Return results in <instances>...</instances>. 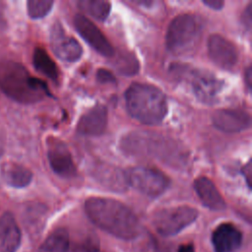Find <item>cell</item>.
<instances>
[{
  "instance_id": "1",
  "label": "cell",
  "mask_w": 252,
  "mask_h": 252,
  "mask_svg": "<svg viewBox=\"0 0 252 252\" xmlns=\"http://www.w3.org/2000/svg\"><path fill=\"white\" fill-rule=\"evenodd\" d=\"M89 219L100 229L121 239H134L142 227L136 215L123 203L109 198L92 197L85 203Z\"/></svg>"
},
{
  "instance_id": "2",
  "label": "cell",
  "mask_w": 252,
  "mask_h": 252,
  "mask_svg": "<svg viewBox=\"0 0 252 252\" xmlns=\"http://www.w3.org/2000/svg\"><path fill=\"white\" fill-rule=\"evenodd\" d=\"M0 90L20 103H34L50 95L46 84L32 77L21 64L13 60L0 61Z\"/></svg>"
},
{
  "instance_id": "3",
  "label": "cell",
  "mask_w": 252,
  "mask_h": 252,
  "mask_svg": "<svg viewBox=\"0 0 252 252\" xmlns=\"http://www.w3.org/2000/svg\"><path fill=\"white\" fill-rule=\"evenodd\" d=\"M125 154L137 157H154L169 164L180 165L187 159L186 152L175 142L151 132H133L122 140Z\"/></svg>"
},
{
  "instance_id": "4",
  "label": "cell",
  "mask_w": 252,
  "mask_h": 252,
  "mask_svg": "<svg viewBox=\"0 0 252 252\" xmlns=\"http://www.w3.org/2000/svg\"><path fill=\"white\" fill-rule=\"evenodd\" d=\"M125 101L130 115L144 124H158L167 113L164 94L153 85L132 84L125 92Z\"/></svg>"
},
{
  "instance_id": "5",
  "label": "cell",
  "mask_w": 252,
  "mask_h": 252,
  "mask_svg": "<svg viewBox=\"0 0 252 252\" xmlns=\"http://www.w3.org/2000/svg\"><path fill=\"white\" fill-rule=\"evenodd\" d=\"M201 32L198 19L190 14L175 17L169 24L165 35V44L175 54L188 52L197 42Z\"/></svg>"
},
{
  "instance_id": "6",
  "label": "cell",
  "mask_w": 252,
  "mask_h": 252,
  "mask_svg": "<svg viewBox=\"0 0 252 252\" xmlns=\"http://www.w3.org/2000/svg\"><path fill=\"white\" fill-rule=\"evenodd\" d=\"M198 218V211L189 206H177L159 210L153 219L156 230L163 236L175 235Z\"/></svg>"
},
{
  "instance_id": "7",
  "label": "cell",
  "mask_w": 252,
  "mask_h": 252,
  "mask_svg": "<svg viewBox=\"0 0 252 252\" xmlns=\"http://www.w3.org/2000/svg\"><path fill=\"white\" fill-rule=\"evenodd\" d=\"M125 174L128 185L149 197H158L170 184L169 178L163 172L153 167L136 166L127 170Z\"/></svg>"
},
{
  "instance_id": "8",
  "label": "cell",
  "mask_w": 252,
  "mask_h": 252,
  "mask_svg": "<svg viewBox=\"0 0 252 252\" xmlns=\"http://www.w3.org/2000/svg\"><path fill=\"white\" fill-rule=\"evenodd\" d=\"M50 45L54 54L67 62L79 60L83 53L80 43L74 37L67 35L59 23H54L50 30Z\"/></svg>"
},
{
  "instance_id": "9",
  "label": "cell",
  "mask_w": 252,
  "mask_h": 252,
  "mask_svg": "<svg viewBox=\"0 0 252 252\" xmlns=\"http://www.w3.org/2000/svg\"><path fill=\"white\" fill-rule=\"evenodd\" d=\"M187 77L194 94L204 102H212L222 88V82L208 71L193 69Z\"/></svg>"
},
{
  "instance_id": "10",
  "label": "cell",
  "mask_w": 252,
  "mask_h": 252,
  "mask_svg": "<svg viewBox=\"0 0 252 252\" xmlns=\"http://www.w3.org/2000/svg\"><path fill=\"white\" fill-rule=\"evenodd\" d=\"M74 26L79 34L99 54L111 57L114 55V49L100 30L88 18L83 15H76Z\"/></svg>"
},
{
  "instance_id": "11",
  "label": "cell",
  "mask_w": 252,
  "mask_h": 252,
  "mask_svg": "<svg viewBox=\"0 0 252 252\" xmlns=\"http://www.w3.org/2000/svg\"><path fill=\"white\" fill-rule=\"evenodd\" d=\"M210 58L222 69H232L238 61V52L235 45L220 34H212L208 39Z\"/></svg>"
},
{
  "instance_id": "12",
  "label": "cell",
  "mask_w": 252,
  "mask_h": 252,
  "mask_svg": "<svg viewBox=\"0 0 252 252\" xmlns=\"http://www.w3.org/2000/svg\"><path fill=\"white\" fill-rule=\"evenodd\" d=\"M47 158L50 167L56 174L65 178H70L77 174L72 155L63 142L57 140L48 142Z\"/></svg>"
},
{
  "instance_id": "13",
  "label": "cell",
  "mask_w": 252,
  "mask_h": 252,
  "mask_svg": "<svg viewBox=\"0 0 252 252\" xmlns=\"http://www.w3.org/2000/svg\"><path fill=\"white\" fill-rule=\"evenodd\" d=\"M214 126L226 133H236L246 130L250 127V115L241 109H220L213 116Z\"/></svg>"
},
{
  "instance_id": "14",
  "label": "cell",
  "mask_w": 252,
  "mask_h": 252,
  "mask_svg": "<svg viewBox=\"0 0 252 252\" xmlns=\"http://www.w3.org/2000/svg\"><path fill=\"white\" fill-rule=\"evenodd\" d=\"M107 125V109L104 105L97 104L87 111L77 124V132L85 136H99Z\"/></svg>"
},
{
  "instance_id": "15",
  "label": "cell",
  "mask_w": 252,
  "mask_h": 252,
  "mask_svg": "<svg viewBox=\"0 0 252 252\" xmlns=\"http://www.w3.org/2000/svg\"><path fill=\"white\" fill-rule=\"evenodd\" d=\"M212 243L216 252H235L242 243V233L232 223H221L214 230Z\"/></svg>"
},
{
  "instance_id": "16",
  "label": "cell",
  "mask_w": 252,
  "mask_h": 252,
  "mask_svg": "<svg viewBox=\"0 0 252 252\" xmlns=\"http://www.w3.org/2000/svg\"><path fill=\"white\" fill-rule=\"evenodd\" d=\"M21 230L10 212L0 217V252H16L21 244Z\"/></svg>"
},
{
  "instance_id": "17",
  "label": "cell",
  "mask_w": 252,
  "mask_h": 252,
  "mask_svg": "<svg viewBox=\"0 0 252 252\" xmlns=\"http://www.w3.org/2000/svg\"><path fill=\"white\" fill-rule=\"evenodd\" d=\"M194 189L201 202L207 208L214 211L225 209L226 204L214 182L208 177L201 176L194 181Z\"/></svg>"
},
{
  "instance_id": "18",
  "label": "cell",
  "mask_w": 252,
  "mask_h": 252,
  "mask_svg": "<svg viewBox=\"0 0 252 252\" xmlns=\"http://www.w3.org/2000/svg\"><path fill=\"white\" fill-rule=\"evenodd\" d=\"M1 174L5 183L15 188H24L28 186L32 179V173L29 168L15 162L4 163L2 165Z\"/></svg>"
},
{
  "instance_id": "19",
  "label": "cell",
  "mask_w": 252,
  "mask_h": 252,
  "mask_svg": "<svg viewBox=\"0 0 252 252\" xmlns=\"http://www.w3.org/2000/svg\"><path fill=\"white\" fill-rule=\"evenodd\" d=\"M95 176L102 185L107 186L111 190L124 191L128 186L125 172L111 165L99 166L95 171Z\"/></svg>"
},
{
  "instance_id": "20",
  "label": "cell",
  "mask_w": 252,
  "mask_h": 252,
  "mask_svg": "<svg viewBox=\"0 0 252 252\" xmlns=\"http://www.w3.org/2000/svg\"><path fill=\"white\" fill-rule=\"evenodd\" d=\"M32 62L34 68L43 74L48 79L56 82L59 78V70L55 62L51 59V57L47 54V52L41 48L36 47L33 51Z\"/></svg>"
},
{
  "instance_id": "21",
  "label": "cell",
  "mask_w": 252,
  "mask_h": 252,
  "mask_svg": "<svg viewBox=\"0 0 252 252\" xmlns=\"http://www.w3.org/2000/svg\"><path fill=\"white\" fill-rule=\"evenodd\" d=\"M69 234L65 228H57L51 232L39 247L38 252H68Z\"/></svg>"
},
{
  "instance_id": "22",
  "label": "cell",
  "mask_w": 252,
  "mask_h": 252,
  "mask_svg": "<svg viewBox=\"0 0 252 252\" xmlns=\"http://www.w3.org/2000/svg\"><path fill=\"white\" fill-rule=\"evenodd\" d=\"M78 6L98 21H104L110 12V3L105 0H81Z\"/></svg>"
},
{
  "instance_id": "23",
  "label": "cell",
  "mask_w": 252,
  "mask_h": 252,
  "mask_svg": "<svg viewBox=\"0 0 252 252\" xmlns=\"http://www.w3.org/2000/svg\"><path fill=\"white\" fill-rule=\"evenodd\" d=\"M53 4L52 0H29L27 2L28 14L32 19H41L51 11Z\"/></svg>"
},
{
  "instance_id": "24",
  "label": "cell",
  "mask_w": 252,
  "mask_h": 252,
  "mask_svg": "<svg viewBox=\"0 0 252 252\" xmlns=\"http://www.w3.org/2000/svg\"><path fill=\"white\" fill-rule=\"evenodd\" d=\"M117 70L124 75H134L139 70V63L133 54H123L116 59Z\"/></svg>"
},
{
  "instance_id": "25",
  "label": "cell",
  "mask_w": 252,
  "mask_h": 252,
  "mask_svg": "<svg viewBox=\"0 0 252 252\" xmlns=\"http://www.w3.org/2000/svg\"><path fill=\"white\" fill-rule=\"evenodd\" d=\"M96 79L102 84H112L116 83V79L113 74L106 69H99L96 73Z\"/></svg>"
},
{
  "instance_id": "26",
  "label": "cell",
  "mask_w": 252,
  "mask_h": 252,
  "mask_svg": "<svg viewBox=\"0 0 252 252\" xmlns=\"http://www.w3.org/2000/svg\"><path fill=\"white\" fill-rule=\"evenodd\" d=\"M203 3L214 10H220L224 4L222 0H204Z\"/></svg>"
},
{
  "instance_id": "27",
  "label": "cell",
  "mask_w": 252,
  "mask_h": 252,
  "mask_svg": "<svg viewBox=\"0 0 252 252\" xmlns=\"http://www.w3.org/2000/svg\"><path fill=\"white\" fill-rule=\"evenodd\" d=\"M252 16V8H251V4H249L246 9L244 10V13L242 15V19H243V23L244 25H246L248 28H250L251 26V17Z\"/></svg>"
},
{
  "instance_id": "28",
  "label": "cell",
  "mask_w": 252,
  "mask_h": 252,
  "mask_svg": "<svg viewBox=\"0 0 252 252\" xmlns=\"http://www.w3.org/2000/svg\"><path fill=\"white\" fill-rule=\"evenodd\" d=\"M242 172H243L244 177L246 178V181H247L248 186L250 187V182H251V177H250V174H251V165H250V162H248V163L244 166Z\"/></svg>"
},
{
  "instance_id": "29",
  "label": "cell",
  "mask_w": 252,
  "mask_h": 252,
  "mask_svg": "<svg viewBox=\"0 0 252 252\" xmlns=\"http://www.w3.org/2000/svg\"><path fill=\"white\" fill-rule=\"evenodd\" d=\"M178 252H195V249H194V246L193 244H183L179 247L178 249Z\"/></svg>"
},
{
  "instance_id": "30",
  "label": "cell",
  "mask_w": 252,
  "mask_h": 252,
  "mask_svg": "<svg viewBox=\"0 0 252 252\" xmlns=\"http://www.w3.org/2000/svg\"><path fill=\"white\" fill-rule=\"evenodd\" d=\"M245 82H246V85H247V88L250 89L251 88V68L248 67L245 71Z\"/></svg>"
},
{
  "instance_id": "31",
  "label": "cell",
  "mask_w": 252,
  "mask_h": 252,
  "mask_svg": "<svg viewBox=\"0 0 252 252\" xmlns=\"http://www.w3.org/2000/svg\"><path fill=\"white\" fill-rule=\"evenodd\" d=\"M0 5H1V2H0ZM2 10V7H0V11ZM4 24V16H3V13L0 12V25H3Z\"/></svg>"
}]
</instances>
